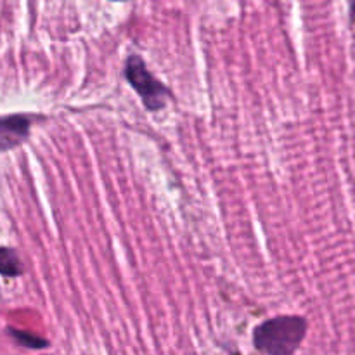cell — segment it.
I'll use <instances>...</instances> for the list:
<instances>
[{"label": "cell", "instance_id": "obj_3", "mask_svg": "<svg viewBox=\"0 0 355 355\" xmlns=\"http://www.w3.org/2000/svg\"><path fill=\"white\" fill-rule=\"evenodd\" d=\"M31 130V116L9 114L0 118V153L17 148L28 139Z\"/></svg>", "mask_w": 355, "mask_h": 355}, {"label": "cell", "instance_id": "obj_5", "mask_svg": "<svg viewBox=\"0 0 355 355\" xmlns=\"http://www.w3.org/2000/svg\"><path fill=\"white\" fill-rule=\"evenodd\" d=\"M7 333H9V335L12 336V338L16 340L19 345L26 347V349L42 350V349H47V347H49L47 340L42 338V336L31 335V333H28V331H19V329L9 328V329H7Z\"/></svg>", "mask_w": 355, "mask_h": 355}, {"label": "cell", "instance_id": "obj_4", "mask_svg": "<svg viewBox=\"0 0 355 355\" xmlns=\"http://www.w3.org/2000/svg\"><path fill=\"white\" fill-rule=\"evenodd\" d=\"M23 270V262L16 250L0 246V276L19 277Z\"/></svg>", "mask_w": 355, "mask_h": 355}, {"label": "cell", "instance_id": "obj_1", "mask_svg": "<svg viewBox=\"0 0 355 355\" xmlns=\"http://www.w3.org/2000/svg\"><path fill=\"white\" fill-rule=\"evenodd\" d=\"M307 335V321L300 315H277L253 329V347L263 355H293Z\"/></svg>", "mask_w": 355, "mask_h": 355}, {"label": "cell", "instance_id": "obj_2", "mask_svg": "<svg viewBox=\"0 0 355 355\" xmlns=\"http://www.w3.org/2000/svg\"><path fill=\"white\" fill-rule=\"evenodd\" d=\"M125 78L130 83L132 89L141 97L142 104L148 111L156 113L166 106L170 99V90L165 83L159 82L155 75L148 69L144 59L139 54H130L125 61Z\"/></svg>", "mask_w": 355, "mask_h": 355}]
</instances>
